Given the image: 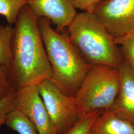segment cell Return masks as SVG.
I'll list each match as a JSON object with an SVG mask.
<instances>
[{
  "mask_svg": "<svg viewBox=\"0 0 134 134\" xmlns=\"http://www.w3.org/2000/svg\"><path fill=\"white\" fill-rule=\"evenodd\" d=\"M12 59L8 66L15 88L38 85L50 80L52 70L39 27L38 19L27 5L14 24Z\"/></svg>",
  "mask_w": 134,
  "mask_h": 134,
  "instance_id": "6da1fadb",
  "label": "cell"
},
{
  "mask_svg": "<svg viewBox=\"0 0 134 134\" xmlns=\"http://www.w3.org/2000/svg\"><path fill=\"white\" fill-rule=\"evenodd\" d=\"M51 24L48 19H38L39 27L52 70L50 80L65 94L74 97L92 65L71 42L66 29L59 32Z\"/></svg>",
  "mask_w": 134,
  "mask_h": 134,
  "instance_id": "7a4b0ae2",
  "label": "cell"
},
{
  "mask_svg": "<svg viewBox=\"0 0 134 134\" xmlns=\"http://www.w3.org/2000/svg\"><path fill=\"white\" fill-rule=\"evenodd\" d=\"M67 29L71 42L91 65L118 68L124 62L115 39L93 13H77Z\"/></svg>",
  "mask_w": 134,
  "mask_h": 134,
  "instance_id": "3957f363",
  "label": "cell"
},
{
  "mask_svg": "<svg viewBox=\"0 0 134 134\" xmlns=\"http://www.w3.org/2000/svg\"><path fill=\"white\" fill-rule=\"evenodd\" d=\"M120 86L118 68L104 65L92 66L74 96L80 116L110 109Z\"/></svg>",
  "mask_w": 134,
  "mask_h": 134,
  "instance_id": "277c9868",
  "label": "cell"
},
{
  "mask_svg": "<svg viewBox=\"0 0 134 134\" xmlns=\"http://www.w3.org/2000/svg\"><path fill=\"white\" fill-rule=\"evenodd\" d=\"M41 96L58 134H66L81 119L74 97L60 90L50 80L37 85Z\"/></svg>",
  "mask_w": 134,
  "mask_h": 134,
  "instance_id": "5b68a950",
  "label": "cell"
},
{
  "mask_svg": "<svg viewBox=\"0 0 134 134\" xmlns=\"http://www.w3.org/2000/svg\"><path fill=\"white\" fill-rule=\"evenodd\" d=\"M93 13L114 39L134 32V0H104Z\"/></svg>",
  "mask_w": 134,
  "mask_h": 134,
  "instance_id": "8992f818",
  "label": "cell"
},
{
  "mask_svg": "<svg viewBox=\"0 0 134 134\" xmlns=\"http://www.w3.org/2000/svg\"><path fill=\"white\" fill-rule=\"evenodd\" d=\"M14 109L25 115L38 134H58L50 118L37 85L16 88Z\"/></svg>",
  "mask_w": 134,
  "mask_h": 134,
  "instance_id": "52a82bcc",
  "label": "cell"
},
{
  "mask_svg": "<svg viewBox=\"0 0 134 134\" xmlns=\"http://www.w3.org/2000/svg\"><path fill=\"white\" fill-rule=\"evenodd\" d=\"M26 5L38 19H49L59 32L66 29L77 14L69 0H26Z\"/></svg>",
  "mask_w": 134,
  "mask_h": 134,
  "instance_id": "ba28073f",
  "label": "cell"
},
{
  "mask_svg": "<svg viewBox=\"0 0 134 134\" xmlns=\"http://www.w3.org/2000/svg\"><path fill=\"white\" fill-rule=\"evenodd\" d=\"M118 69L120 89L110 109L120 118L134 124V71L125 61Z\"/></svg>",
  "mask_w": 134,
  "mask_h": 134,
  "instance_id": "9c48e42d",
  "label": "cell"
},
{
  "mask_svg": "<svg viewBox=\"0 0 134 134\" xmlns=\"http://www.w3.org/2000/svg\"><path fill=\"white\" fill-rule=\"evenodd\" d=\"M90 134H134V124L110 109L104 110L94 121Z\"/></svg>",
  "mask_w": 134,
  "mask_h": 134,
  "instance_id": "30bf717a",
  "label": "cell"
},
{
  "mask_svg": "<svg viewBox=\"0 0 134 134\" xmlns=\"http://www.w3.org/2000/svg\"><path fill=\"white\" fill-rule=\"evenodd\" d=\"M14 26L0 24V66H8L12 59V42Z\"/></svg>",
  "mask_w": 134,
  "mask_h": 134,
  "instance_id": "8fae6325",
  "label": "cell"
},
{
  "mask_svg": "<svg viewBox=\"0 0 134 134\" xmlns=\"http://www.w3.org/2000/svg\"><path fill=\"white\" fill-rule=\"evenodd\" d=\"M5 124L19 134H38L29 118L16 109H14L9 113Z\"/></svg>",
  "mask_w": 134,
  "mask_h": 134,
  "instance_id": "7c38bea8",
  "label": "cell"
},
{
  "mask_svg": "<svg viewBox=\"0 0 134 134\" xmlns=\"http://www.w3.org/2000/svg\"><path fill=\"white\" fill-rule=\"evenodd\" d=\"M26 0H0V15L5 17L8 24L14 25Z\"/></svg>",
  "mask_w": 134,
  "mask_h": 134,
  "instance_id": "4fadbf2b",
  "label": "cell"
},
{
  "mask_svg": "<svg viewBox=\"0 0 134 134\" xmlns=\"http://www.w3.org/2000/svg\"><path fill=\"white\" fill-rule=\"evenodd\" d=\"M125 61L134 71V32L115 39Z\"/></svg>",
  "mask_w": 134,
  "mask_h": 134,
  "instance_id": "5bb4252c",
  "label": "cell"
},
{
  "mask_svg": "<svg viewBox=\"0 0 134 134\" xmlns=\"http://www.w3.org/2000/svg\"><path fill=\"white\" fill-rule=\"evenodd\" d=\"M103 111H95L82 116L72 129L66 134H90L91 126Z\"/></svg>",
  "mask_w": 134,
  "mask_h": 134,
  "instance_id": "9a60e30c",
  "label": "cell"
},
{
  "mask_svg": "<svg viewBox=\"0 0 134 134\" xmlns=\"http://www.w3.org/2000/svg\"><path fill=\"white\" fill-rule=\"evenodd\" d=\"M16 88H14L3 98L0 99V128L5 124L7 116L14 108Z\"/></svg>",
  "mask_w": 134,
  "mask_h": 134,
  "instance_id": "2e32d148",
  "label": "cell"
},
{
  "mask_svg": "<svg viewBox=\"0 0 134 134\" xmlns=\"http://www.w3.org/2000/svg\"><path fill=\"white\" fill-rule=\"evenodd\" d=\"M14 88L10 79L8 66H0V99L7 96Z\"/></svg>",
  "mask_w": 134,
  "mask_h": 134,
  "instance_id": "e0dca14e",
  "label": "cell"
},
{
  "mask_svg": "<svg viewBox=\"0 0 134 134\" xmlns=\"http://www.w3.org/2000/svg\"><path fill=\"white\" fill-rule=\"evenodd\" d=\"M76 9L93 13L96 7L104 0H69Z\"/></svg>",
  "mask_w": 134,
  "mask_h": 134,
  "instance_id": "ac0fdd59",
  "label": "cell"
}]
</instances>
